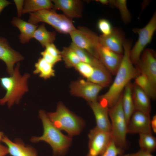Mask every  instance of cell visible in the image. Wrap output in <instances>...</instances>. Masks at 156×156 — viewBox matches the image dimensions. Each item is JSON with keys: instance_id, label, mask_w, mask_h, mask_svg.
Here are the masks:
<instances>
[{"instance_id": "1", "label": "cell", "mask_w": 156, "mask_h": 156, "mask_svg": "<svg viewBox=\"0 0 156 156\" xmlns=\"http://www.w3.org/2000/svg\"><path fill=\"white\" fill-rule=\"evenodd\" d=\"M131 46V40L126 39L123 44V57L114 81L108 91L98 97L99 102L108 108L112 107L117 103L126 86L132 79L140 74L130 59Z\"/></svg>"}, {"instance_id": "2", "label": "cell", "mask_w": 156, "mask_h": 156, "mask_svg": "<svg viewBox=\"0 0 156 156\" xmlns=\"http://www.w3.org/2000/svg\"><path fill=\"white\" fill-rule=\"evenodd\" d=\"M39 116L42 123L43 133L40 137H32L31 141L34 143L45 141L51 147L53 156L64 155L71 144V137L64 135L55 126L44 111L41 110L39 111Z\"/></svg>"}, {"instance_id": "3", "label": "cell", "mask_w": 156, "mask_h": 156, "mask_svg": "<svg viewBox=\"0 0 156 156\" xmlns=\"http://www.w3.org/2000/svg\"><path fill=\"white\" fill-rule=\"evenodd\" d=\"M20 66V63H17L12 75L0 78L1 85L6 91L4 96L0 99V105L7 103L10 108L14 103L18 104L22 96L28 91L27 81L30 75L26 73L21 75L19 71Z\"/></svg>"}, {"instance_id": "4", "label": "cell", "mask_w": 156, "mask_h": 156, "mask_svg": "<svg viewBox=\"0 0 156 156\" xmlns=\"http://www.w3.org/2000/svg\"><path fill=\"white\" fill-rule=\"evenodd\" d=\"M47 114L55 126L66 132L70 137L79 134L84 125L83 120L61 102L58 103L55 112Z\"/></svg>"}, {"instance_id": "5", "label": "cell", "mask_w": 156, "mask_h": 156, "mask_svg": "<svg viewBox=\"0 0 156 156\" xmlns=\"http://www.w3.org/2000/svg\"><path fill=\"white\" fill-rule=\"evenodd\" d=\"M28 22L38 25L40 22L46 23L51 25L57 31L64 34H69L76 28L72 20L64 14L57 13L54 10L44 9L30 13Z\"/></svg>"}, {"instance_id": "6", "label": "cell", "mask_w": 156, "mask_h": 156, "mask_svg": "<svg viewBox=\"0 0 156 156\" xmlns=\"http://www.w3.org/2000/svg\"><path fill=\"white\" fill-rule=\"evenodd\" d=\"M122 94L117 103L108 108V114L111 120L110 133L112 140L118 147L124 150L127 147L128 124L122 106Z\"/></svg>"}, {"instance_id": "7", "label": "cell", "mask_w": 156, "mask_h": 156, "mask_svg": "<svg viewBox=\"0 0 156 156\" xmlns=\"http://www.w3.org/2000/svg\"><path fill=\"white\" fill-rule=\"evenodd\" d=\"M73 43L99 60V36L88 28L79 26L69 34Z\"/></svg>"}, {"instance_id": "8", "label": "cell", "mask_w": 156, "mask_h": 156, "mask_svg": "<svg viewBox=\"0 0 156 156\" xmlns=\"http://www.w3.org/2000/svg\"><path fill=\"white\" fill-rule=\"evenodd\" d=\"M156 30V12L144 27L134 28L132 31L138 35V40L130 52V57L133 64H136L146 46L150 43Z\"/></svg>"}, {"instance_id": "9", "label": "cell", "mask_w": 156, "mask_h": 156, "mask_svg": "<svg viewBox=\"0 0 156 156\" xmlns=\"http://www.w3.org/2000/svg\"><path fill=\"white\" fill-rule=\"evenodd\" d=\"M88 137V154L91 156L101 155L113 140L110 132L101 130L96 127L90 130Z\"/></svg>"}, {"instance_id": "10", "label": "cell", "mask_w": 156, "mask_h": 156, "mask_svg": "<svg viewBox=\"0 0 156 156\" xmlns=\"http://www.w3.org/2000/svg\"><path fill=\"white\" fill-rule=\"evenodd\" d=\"M135 65L139 73L145 75L156 90V56L155 51L145 49Z\"/></svg>"}, {"instance_id": "11", "label": "cell", "mask_w": 156, "mask_h": 156, "mask_svg": "<svg viewBox=\"0 0 156 156\" xmlns=\"http://www.w3.org/2000/svg\"><path fill=\"white\" fill-rule=\"evenodd\" d=\"M70 88L71 94L81 97L88 102L97 101L98 94L103 88L99 85L83 79L73 81Z\"/></svg>"}, {"instance_id": "12", "label": "cell", "mask_w": 156, "mask_h": 156, "mask_svg": "<svg viewBox=\"0 0 156 156\" xmlns=\"http://www.w3.org/2000/svg\"><path fill=\"white\" fill-rule=\"evenodd\" d=\"M124 32L120 28L113 27L108 35L99 36L100 44L121 54L123 53V44L126 40Z\"/></svg>"}, {"instance_id": "13", "label": "cell", "mask_w": 156, "mask_h": 156, "mask_svg": "<svg viewBox=\"0 0 156 156\" xmlns=\"http://www.w3.org/2000/svg\"><path fill=\"white\" fill-rule=\"evenodd\" d=\"M24 59L19 52L11 47L6 38L0 36V60L6 64L7 71L10 76L14 73V64Z\"/></svg>"}, {"instance_id": "14", "label": "cell", "mask_w": 156, "mask_h": 156, "mask_svg": "<svg viewBox=\"0 0 156 156\" xmlns=\"http://www.w3.org/2000/svg\"><path fill=\"white\" fill-rule=\"evenodd\" d=\"M150 115L135 110L127 125L128 133H152Z\"/></svg>"}, {"instance_id": "15", "label": "cell", "mask_w": 156, "mask_h": 156, "mask_svg": "<svg viewBox=\"0 0 156 156\" xmlns=\"http://www.w3.org/2000/svg\"><path fill=\"white\" fill-rule=\"evenodd\" d=\"M54 10H61L64 14L72 20L79 18L82 16L83 5L81 1L79 0H53Z\"/></svg>"}, {"instance_id": "16", "label": "cell", "mask_w": 156, "mask_h": 156, "mask_svg": "<svg viewBox=\"0 0 156 156\" xmlns=\"http://www.w3.org/2000/svg\"><path fill=\"white\" fill-rule=\"evenodd\" d=\"M99 60L111 74L116 75L123 56L100 44L99 50Z\"/></svg>"}, {"instance_id": "17", "label": "cell", "mask_w": 156, "mask_h": 156, "mask_svg": "<svg viewBox=\"0 0 156 156\" xmlns=\"http://www.w3.org/2000/svg\"><path fill=\"white\" fill-rule=\"evenodd\" d=\"M94 115L98 129L110 132L111 123L108 114V108L102 105L97 101L88 102Z\"/></svg>"}, {"instance_id": "18", "label": "cell", "mask_w": 156, "mask_h": 156, "mask_svg": "<svg viewBox=\"0 0 156 156\" xmlns=\"http://www.w3.org/2000/svg\"><path fill=\"white\" fill-rule=\"evenodd\" d=\"M1 141L6 145L9 154L11 156H37L36 150L30 146H26L20 139L12 142L7 137L4 136Z\"/></svg>"}, {"instance_id": "19", "label": "cell", "mask_w": 156, "mask_h": 156, "mask_svg": "<svg viewBox=\"0 0 156 156\" xmlns=\"http://www.w3.org/2000/svg\"><path fill=\"white\" fill-rule=\"evenodd\" d=\"M11 23L14 26L19 30L20 34L19 39L20 42L22 44L28 42L33 38L34 32L38 27V25L26 21L18 17H13Z\"/></svg>"}, {"instance_id": "20", "label": "cell", "mask_w": 156, "mask_h": 156, "mask_svg": "<svg viewBox=\"0 0 156 156\" xmlns=\"http://www.w3.org/2000/svg\"><path fill=\"white\" fill-rule=\"evenodd\" d=\"M132 96L135 110L150 115L151 109L150 98L135 84L133 85Z\"/></svg>"}, {"instance_id": "21", "label": "cell", "mask_w": 156, "mask_h": 156, "mask_svg": "<svg viewBox=\"0 0 156 156\" xmlns=\"http://www.w3.org/2000/svg\"><path fill=\"white\" fill-rule=\"evenodd\" d=\"M93 68V73L87 81L99 85L103 88L108 86L112 81L110 73L103 64Z\"/></svg>"}, {"instance_id": "22", "label": "cell", "mask_w": 156, "mask_h": 156, "mask_svg": "<svg viewBox=\"0 0 156 156\" xmlns=\"http://www.w3.org/2000/svg\"><path fill=\"white\" fill-rule=\"evenodd\" d=\"M132 87L130 82L127 84L122 98V108L127 124L135 110L132 96Z\"/></svg>"}, {"instance_id": "23", "label": "cell", "mask_w": 156, "mask_h": 156, "mask_svg": "<svg viewBox=\"0 0 156 156\" xmlns=\"http://www.w3.org/2000/svg\"><path fill=\"white\" fill-rule=\"evenodd\" d=\"M53 4L49 0H26L24 1L23 14L35 12L40 10L51 9Z\"/></svg>"}, {"instance_id": "24", "label": "cell", "mask_w": 156, "mask_h": 156, "mask_svg": "<svg viewBox=\"0 0 156 156\" xmlns=\"http://www.w3.org/2000/svg\"><path fill=\"white\" fill-rule=\"evenodd\" d=\"M56 34L54 31H50L46 29L45 25L42 23L38 26L35 31L33 38L39 42L42 47L53 43L55 40Z\"/></svg>"}, {"instance_id": "25", "label": "cell", "mask_w": 156, "mask_h": 156, "mask_svg": "<svg viewBox=\"0 0 156 156\" xmlns=\"http://www.w3.org/2000/svg\"><path fill=\"white\" fill-rule=\"evenodd\" d=\"M53 66L47 62L43 57H40L35 64V69L33 71V73L38 74L40 77L44 79H48L55 75Z\"/></svg>"}, {"instance_id": "26", "label": "cell", "mask_w": 156, "mask_h": 156, "mask_svg": "<svg viewBox=\"0 0 156 156\" xmlns=\"http://www.w3.org/2000/svg\"><path fill=\"white\" fill-rule=\"evenodd\" d=\"M135 84L141 88L150 98L155 100L156 97V90L155 89L147 78L140 74L135 78Z\"/></svg>"}, {"instance_id": "27", "label": "cell", "mask_w": 156, "mask_h": 156, "mask_svg": "<svg viewBox=\"0 0 156 156\" xmlns=\"http://www.w3.org/2000/svg\"><path fill=\"white\" fill-rule=\"evenodd\" d=\"M77 54L81 62L88 64L93 67L100 65L102 63L85 50L79 48L72 42L69 46Z\"/></svg>"}, {"instance_id": "28", "label": "cell", "mask_w": 156, "mask_h": 156, "mask_svg": "<svg viewBox=\"0 0 156 156\" xmlns=\"http://www.w3.org/2000/svg\"><path fill=\"white\" fill-rule=\"evenodd\" d=\"M138 141L141 149L151 153L155 151L156 148V138L152 133H140Z\"/></svg>"}, {"instance_id": "29", "label": "cell", "mask_w": 156, "mask_h": 156, "mask_svg": "<svg viewBox=\"0 0 156 156\" xmlns=\"http://www.w3.org/2000/svg\"><path fill=\"white\" fill-rule=\"evenodd\" d=\"M62 59L67 68L74 67L81 61L76 53L70 47H64L61 51Z\"/></svg>"}, {"instance_id": "30", "label": "cell", "mask_w": 156, "mask_h": 156, "mask_svg": "<svg viewBox=\"0 0 156 156\" xmlns=\"http://www.w3.org/2000/svg\"><path fill=\"white\" fill-rule=\"evenodd\" d=\"M109 5L119 10L122 20L125 24H127L130 22L131 16L127 7L126 0H109Z\"/></svg>"}, {"instance_id": "31", "label": "cell", "mask_w": 156, "mask_h": 156, "mask_svg": "<svg viewBox=\"0 0 156 156\" xmlns=\"http://www.w3.org/2000/svg\"><path fill=\"white\" fill-rule=\"evenodd\" d=\"M75 68L87 79L91 76L94 70V68L92 66L81 62L78 64Z\"/></svg>"}, {"instance_id": "32", "label": "cell", "mask_w": 156, "mask_h": 156, "mask_svg": "<svg viewBox=\"0 0 156 156\" xmlns=\"http://www.w3.org/2000/svg\"><path fill=\"white\" fill-rule=\"evenodd\" d=\"M124 152V150L118 147L112 140L105 151L100 156H118ZM87 156H91L88 154Z\"/></svg>"}, {"instance_id": "33", "label": "cell", "mask_w": 156, "mask_h": 156, "mask_svg": "<svg viewBox=\"0 0 156 156\" xmlns=\"http://www.w3.org/2000/svg\"><path fill=\"white\" fill-rule=\"evenodd\" d=\"M97 27L102 35H107L111 32L113 27L111 23L107 20L101 19L99 20L97 23Z\"/></svg>"}, {"instance_id": "34", "label": "cell", "mask_w": 156, "mask_h": 156, "mask_svg": "<svg viewBox=\"0 0 156 156\" xmlns=\"http://www.w3.org/2000/svg\"><path fill=\"white\" fill-rule=\"evenodd\" d=\"M40 54L47 62L54 66L55 64L62 60L61 56H55L46 51L45 50L41 52Z\"/></svg>"}, {"instance_id": "35", "label": "cell", "mask_w": 156, "mask_h": 156, "mask_svg": "<svg viewBox=\"0 0 156 156\" xmlns=\"http://www.w3.org/2000/svg\"><path fill=\"white\" fill-rule=\"evenodd\" d=\"M45 48L44 50L49 54L55 56H61V51L57 48L53 43L48 44Z\"/></svg>"}, {"instance_id": "36", "label": "cell", "mask_w": 156, "mask_h": 156, "mask_svg": "<svg viewBox=\"0 0 156 156\" xmlns=\"http://www.w3.org/2000/svg\"><path fill=\"white\" fill-rule=\"evenodd\" d=\"M14 1L16 5L18 17L20 18L21 16L23 14L24 0H14Z\"/></svg>"}, {"instance_id": "37", "label": "cell", "mask_w": 156, "mask_h": 156, "mask_svg": "<svg viewBox=\"0 0 156 156\" xmlns=\"http://www.w3.org/2000/svg\"><path fill=\"white\" fill-rule=\"evenodd\" d=\"M128 156H154L151 153L140 149L137 152L127 154Z\"/></svg>"}, {"instance_id": "38", "label": "cell", "mask_w": 156, "mask_h": 156, "mask_svg": "<svg viewBox=\"0 0 156 156\" xmlns=\"http://www.w3.org/2000/svg\"><path fill=\"white\" fill-rule=\"evenodd\" d=\"M8 154L9 152L7 146L0 144V156H5Z\"/></svg>"}, {"instance_id": "39", "label": "cell", "mask_w": 156, "mask_h": 156, "mask_svg": "<svg viewBox=\"0 0 156 156\" xmlns=\"http://www.w3.org/2000/svg\"><path fill=\"white\" fill-rule=\"evenodd\" d=\"M11 3L10 2L6 0H0V13L5 7Z\"/></svg>"}, {"instance_id": "40", "label": "cell", "mask_w": 156, "mask_h": 156, "mask_svg": "<svg viewBox=\"0 0 156 156\" xmlns=\"http://www.w3.org/2000/svg\"><path fill=\"white\" fill-rule=\"evenodd\" d=\"M151 129H152L153 132L156 133V116L155 115L151 121Z\"/></svg>"}, {"instance_id": "41", "label": "cell", "mask_w": 156, "mask_h": 156, "mask_svg": "<svg viewBox=\"0 0 156 156\" xmlns=\"http://www.w3.org/2000/svg\"><path fill=\"white\" fill-rule=\"evenodd\" d=\"M96 1L102 4L105 5H108L109 3V0H96Z\"/></svg>"}, {"instance_id": "42", "label": "cell", "mask_w": 156, "mask_h": 156, "mask_svg": "<svg viewBox=\"0 0 156 156\" xmlns=\"http://www.w3.org/2000/svg\"><path fill=\"white\" fill-rule=\"evenodd\" d=\"M4 136L3 132L0 131V141H1L2 138Z\"/></svg>"}, {"instance_id": "43", "label": "cell", "mask_w": 156, "mask_h": 156, "mask_svg": "<svg viewBox=\"0 0 156 156\" xmlns=\"http://www.w3.org/2000/svg\"><path fill=\"white\" fill-rule=\"evenodd\" d=\"M119 156H128L127 154H123L120 155Z\"/></svg>"}]
</instances>
